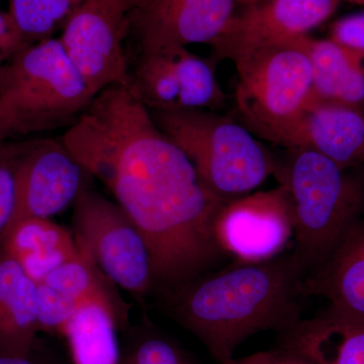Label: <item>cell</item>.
Returning <instances> with one entry per match:
<instances>
[{"instance_id":"2","label":"cell","mask_w":364,"mask_h":364,"mask_svg":"<svg viewBox=\"0 0 364 364\" xmlns=\"http://www.w3.org/2000/svg\"><path fill=\"white\" fill-rule=\"evenodd\" d=\"M303 263L296 253L243 263L188 287H181L174 314L220 364L233 363L235 351L251 335L287 330L299 322L304 293Z\"/></svg>"},{"instance_id":"18","label":"cell","mask_w":364,"mask_h":364,"mask_svg":"<svg viewBox=\"0 0 364 364\" xmlns=\"http://www.w3.org/2000/svg\"><path fill=\"white\" fill-rule=\"evenodd\" d=\"M0 251L18 261L37 284L80 253L75 238L67 230L40 218L23 220L7 228L0 237Z\"/></svg>"},{"instance_id":"13","label":"cell","mask_w":364,"mask_h":364,"mask_svg":"<svg viewBox=\"0 0 364 364\" xmlns=\"http://www.w3.org/2000/svg\"><path fill=\"white\" fill-rule=\"evenodd\" d=\"M238 0H136L131 32L140 54L193 44L213 46L226 31Z\"/></svg>"},{"instance_id":"5","label":"cell","mask_w":364,"mask_h":364,"mask_svg":"<svg viewBox=\"0 0 364 364\" xmlns=\"http://www.w3.org/2000/svg\"><path fill=\"white\" fill-rule=\"evenodd\" d=\"M261 48L233 60L235 100L242 124L275 144L313 100L312 67L303 39Z\"/></svg>"},{"instance_id":"26","label":"cell","mask_w":364,"mask_h":364,"mask_svg":"<svg viewBox=\"0 0 364 364\" xmlns=\"http://www.w3.org/2000/svg\"><path fill=\"white\" fill-rule=\"evenodd\" d=\"M73 123L66 119L26 116L0 102V141L14 140L18 136L63 128Z\"/></svg>"},{"instance_id":"27","label":"cell","mask_w":364,"mask_h":364,"mask_svg":"<svg viewBox=\"0 0 364 364\" xmlns=\"http://www.w3.org/2000/svg\"><path fill=\"white\" fill-rule=\"evenodd\" d=\"M330 39L364 57V13L350 14L335 21Z\"/></svg>"},{"instance_id":"7","label":"cell","mask_w":364,"mask_h":364,"mask_svg":"<svg viewBox=\"0 0 364 364\" xmlns=\"http://www.w3.org/2000/svg\"><path fill=\"white\" fill-rule=\"evenodd\" d=\"M74 238L107 279L142 296L152 284L149 250L131 218L117 205L83 189L73 212Z\"/></svg>"},{"instance_id":"23","label":"cell","mask_w":364,"mask_h":364,"mask_svg":"<svg viewBox=\"0 0 364 364\" xmlns=\"http://www.w3.org/2000/svg\"><path fill=\"white\" fill-rule=\"evenodd\" d=\"M37 293L40 332L62 336L67 324L85 304L67 298L44 282H38Z\"/></svg>"},{"instance_id":"11","label":"cell","mask_w":364,"mask_h":364,"mask_svg":"<svg viewBox=\"0 0 364 364\" xmlns=\"http://www.w3.org/2000/svg\"><path fill=\"white\" fill-rule=\"evenodd\" d=\"M338 0H256L235 13L212 46L215 56L231 61L261 48L287 44L325 23Z\"/></svg>"},{"instance_id":"15","label":"cell","mask_w":364,"mask_h":364,"mask_svg":"<svg viewBox=\"0 0 364 364\" xmlns=\"http://www.w3.org/2000/svg\"><path fill=\"white\" fill-rule=\"evenodd\" d=\"M303 291L323 294L334 312L364 320V220L349 230Z\"/></svg>"},{"instance_id":"29","label":"cell","mask_w":364,"mask_h":364,"mask_svg":"<svg viewBox=\"0 0 364 364\" xmlns=\"http://www.w3.org/2000/svg\"><path fill=\"white\" fill-rule=\"evenodd\" d=\"M232 364H313L294 352H259L247 358L235 359Z\"/></svg>"},{"instance_id":"12","label":"cell","mask_w":364,"mask_h":364,"mask_svg":"<svg viewBox=\"0 0 364 364\" xmlns=\"http://www.w3.org/2000/svg\"><path fill=\"white\" fill-rule=\"evenodd\" d=\"M85 174L61 140H26L16 172L13 217L6 229L23 220L49 219L65 210L85 189Z\"/></svg>"},{"instance_id":"1","label":"cell","mask_w":364,"mask_h":364,"mask_svg":"<svg viewBox=\"0 0 364 364\" xmlns=\"http://www.w3.org/2000/svg\"><path fill=\"white\" fill-rule=\"evenodd\" d=\"M61 141L142 234L152 284L184 286L219 255L214 223L229 200L203 183L130 81L98 92Z\"/></svg>"},{"instance_id":"25","label":"cell","mask_w":364,"mask_h":364,"mask_svg":"<svg viewBox=\"0 0 364 364\" xmlns=\"http://www.w3.org/2000/svg\"><path fill=\"white\" fill-rule=\"evenodd\" d=\"M121 364H191L176 346L160 337L140 340L126 351Z\"/></svg>"},{"instance_id":"21","label":"cell","mask_w":364,"mask_h":364,"mask_svg":"<svg viewBox=\"0 0 364 364\" xmlns=\"http://www.w3.org/2000/svg\"><path fill=\"white\" fill-rule=\"evenodd\" d=\"M79 249L77 257L53 269L41 282L79 304L102 301L117 306L107 284L111 282L98 269L90 256Z\"/></svg>"},{"instance_id":"6","label":"cell","mask_w":364,"mask_h":364,"mask_svg":"<svg viewBox=\"0 0 364 364\" xmlns=\"http://www.w3.org/2000/svg\"><path fill=\"white\" fill-rule=\"evenodd\" d=\"M95 97L60 38L28 45L0 67V102L26 116L74 122Z\"/></svg>"},{"instance_id":"9","label":"cell","mask_w":364,"mask_h":364,"mask_svg":"<svg viewBox=\"0 0 364 364\" xmlns=\"http://www.w3.org/2000/svg\"><path fill=\"white\" fill-rule=\"evenodd\" d=\"M130 82L150 111L215 112L226 102L214 63L182 46L140 54Z\"/></svg>"},{"instance_id":"22","label":"cell","mask_w":364,"mask_h":364,"mask_svg":"<svg viewBox=\"0 0 364 364\" xmlns=\"http://www.w3.org/2000/svg\"><path fill=\"white\" fill-rule=\"evenodd\" d=\"M11 16L28 44L48 39L83 0H11Z\"/></svg>"},{"instance_id":"30","label":"cell","mask_w":364,"mask_h":364,"mask_svg":"<svg viewBox=\"0 0 364 364\" xmlns=\"http://www.w3.org/2000/svg\"><path fill=\"white\" fill-rule=\"evenodd\" d=\"M0 364H48L42 359L36 358L33 353L26 356H13L0 354Z\"/></svg>"},{"instance_id":"10","label":"cell","mask_w":364,"mask_h":364,"mask_svg":"<svg viewBox=\"0 0 364 364\" xmlns=\"http://www.w3.org/2000/svg\"><path fill=\"white\" fill-rule=\"evenodd\" d=\"M293 231V212L284 186L229 200L214 223L218 246L242 263L277 257Z\"/></svg>"},{"instance_id":"24","label":"cell","mask_w":364,"mask_h":364,"mask_svg":"<svg viewBox=\"0 0 364 364\" xmlns=\"http://www.w3.org/2000/svg\"><path fill=\"white\" fill-rule=\"evenodd\" d=\"M26 140L0 141V237L13 217L16 172Z\"/></svg>"},{"instance_id":"17","label":"cell","mask_w":364,"mask_h":364,"mask_svg":"<svg viewBox=\"0 0 364 364\" xmlns=\"http://www.w3.org/2000/svg\"><path fill=\"white\" fill-rule=\"evenodd\" d=\"M286 332L287 350L313 364H364V320L330 309Z\"/></svg>"},{"instance_id":"4","label":"cell","mask_w":364,"mask_h":364,"mask_svg":"<svg viewBox=\"0 0 364 364\" xmlns=\"http://www.w3.org/2000/svg\"><path fill=\"white\" fill-rule=\"evenodd\" d=\"M151 112L203 183L224 200L249 195L274 171L269 153L243 124L212 111Z\"/></svg>"},{"instance_id":"3","label":"cell","mask_w":364,"mask_h":364,"mask_svg":"<svg viewBox=\"0 0 364 364\" xmlns=\"http://www.w3.org/2000/svg\"><path fill=\"white\" fill-rule=\"evenodd\" d=\"M291 151L284 186L293 212L294 253L304 267H320L360 220L364 186L315 151Z\"/></svg>"},{"instance_id":"31","label":"cell","mask_w":364,"mask_h":364,"mask_svg":"<svg viewBox=\"0 0 364 364\" xmlns=\"http://www.w3.org/2000/svg\"><path fill=\"white\" fill-rule=\"evenodd\" d=\"M256 0H238L239 6H243L246 4H252ZM338 1L350 2V4H359V6H364V0H338Z\"/></svg>"},{"instance_id":"28","label":"cell","mask_w":364,"mask_h":364,"mask_svg":"<svg viewBox=\"0 0 364 364\" xmlns=\"http://www.w3.org/2000/svg\"><path fill=\"white\" fill-rule=\"evenodd\" d=\"M28 45L11 14L0 13V67Z\"/></svg>"},{"instance_id":"8","label":"cell","mask_w":364,"mask_h":364,"mask_svg":"<svg viewBox=\"0 0 364 364\" xmlns=\"http://www.w3.org/2000/svg\"><path fill=\"white\" fill-rule=\"evenodd\" d=\"M136 0H83L64 23L60 40L90 90L130 81L124 43Z\"/></svg>"},{"instance_id":"14","label":"cell","mask_w":364,"mask_h":364,"mask_svg":"<svg viewBox=\"0 0 364 364\" xmlns=\"http://www.w3.org/2000/svg\"><path fill=\"white\" fill-rule=\"evenodd\" d=\"M280 145L315 151L348 168L364 161L363 111L313 97Z\"/></svg>"},{"instance_id":"16","label":"cell","mask_w":364,"mask_h":364,"mask_svg":"<svg viewBox=\"0 0 364 364\" xmlns=\"http://www.w3.org/2000/svg\"><path fill=\"white\" fill-rule=\"evenodd\" d=\"M38 332L37 282L0 251V354L30 355Z\"/></svg>"},{"instance_id":"20","label":"cell","mask_w":364,"mask_h":364,"mask_svg":"<svg viewBox=\"0 0 364 364\" xmlns=\"http://www.w3.org/2000/svg\"><path fill=\"white\" fill-rule=\"evenodd\" d=\"M122 317L116 306L102 301L85 304L67 324L65 337L74 364H121L116 330Z\"/></svg>"},{"instance_id":"19","label":"cell","mask_w":364,"mask_h":364,"mask_svg":"<svg viewBox=\"0 0 364 364\" xmlns=\"http://www.w3.org/2000/svg\"><path fill=\"white\" fill-rule=\"evenodd\" d=\"M304 48L312 67L313 97L364 109V57L331 39L306 36Z\"/></svg>"}]
</instances>
